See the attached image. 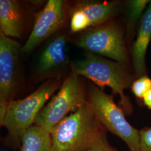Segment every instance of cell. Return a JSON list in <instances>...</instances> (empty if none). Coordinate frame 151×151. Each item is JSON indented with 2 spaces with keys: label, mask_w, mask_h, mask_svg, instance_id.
<instances>
[{
  "label": "cell",
  "mask_w": 151,
  "mask_h": 151,
  "mask_svg": "<svg viewBox=\"0 0 151 151\" xmlns=\"http://www.w3.org/2000/svg\"><path fill=\"white\" fill-rule=\"evenodd\" d=\"M140 151H151V127L139 130Z\"/></svg>",
  "instance_id": "17"
},
{
  "label": "cell",
  "mask_w": 151,
  "mask_h": 151,
  "mask_svg": "<svg viewBox=\"0 0 151 151\" xmlns=\"http://www.w3.org/2000/svg\"><path fill=\"white\" fill-rule=\"evenodd\" d=\"M131 88L135 97L143 99L145 95L151 89V78L146 75L139 77L133 82Z\"/></svg>",
  "instance_id": "15"
},
{
  "label": "cell",
  "mask_w": 151,
  "mask_h": 151,
  "mask_svg": "<svg viewBox=\"0 0 151 151\" xmlns=\"http://www.w3.org/2000/svg\"><path fill=\"white\" fill-rule=\"evenodd\" d=\"M151 39V1L141 19L137 37L132 49V63L137 78L146 75V54Z\"/></svg>",
  "instance_id": "11"
},
{
  "label": "cell",
  "mask_w": 151,
  "mask_h": 151,
  "mask_svg": "<svg viewBox=\"0 0 151 151\" xmlns=\"http://www.w3.org/2000/svg\"><path fill=\"white\" fill-rule=\"evenodd\" d=\"M87 99L95 116L105 129L120 138L130 151H140L139 130L127 120L123 110L115 103L111 96L90 83Z\"/></svg>",
  "instance_id": "5"
},
{
  "label": "cell",
  "mask_w": 151,
  "mask_h": 151,
  "mask_svg": "<svg viewBox=\"0 0 151 151\" xmlns=\"http://www.w3.org/2000/svg\"><path fill=\"white\" fill-rule=\"evenodd\" d=\"M122 7L118 1L78 2L70 13V30L80 32L103 25L118 14Z\"/></svg>",
  "instance_id": "8"
},
{
  "label": "cell",
  "mask_w": 151,
  "mask_h": 151,
  "mask_svg": "<svg viewBox=\"0 0 151 151\" xmlns=\"http://www.w3.org/2000/svg\"><path fill=\"white\" fill-rule=\"evenodd\" d=\"M150 2V1L148 0H130L127 2V17L130 29L133 30Z\"/></svg>",
  "instance_id": "14"
},
{
  "label": "cell",
  "mask_w": 151,
  "mask_h": 151,
  "mask_svg": "<svg viewBox=\"0 0 151 151\" xmlns=\"http://www.w3.org/2000/svg\"><path fill=\"white\" fill-rule=\"evenodd\" d=\"M20 147L21 151H52L51 134L34 124L24 133Z\"/></svg>",
  "instance_id": "13"
},
{
  "label": "cell",
  "mask_w": 151,
  "mask_h": 151,
  "mask_svg": "<svg viewBox=\"0 0 151 151\" xmlns=\"http://www.w3.org/2000/svg\"><path fill=\"white\" fill-rule=\"evenodd\" d=\"M66 20L65 3L62 0H49L35 15L32 31L25 44L24 53H29L62 27Z\"/></svg>",
  "instance_id": "9"
},
{
  "label": "cell",
  "mask_w": 151,
  "mask_h": 151,
  "mask_svg": "<svg viewBox=\"0 0 151 151\" xmlns=\"http://www.w3.org/2000/svg\"><path fill=\"white\" fill-rule=\"evenodd\" d=\"M70 67L77 75L86 77L100 88L105 86L111 88L114 95H119L124 113L128 115L132 113L133 106L124 93V90L134 82V77L127 65L87 52L83 59L72 62Z\"/></svg>",
  "instance_id": "1"
},
{
  "label": "cell",
  "mask_w": 151,
  "mask_h": 151,
  "mask_svg": "<svg viewBox=\"0 0 151 151\" xmlns=\"http://www.w3.org/2000/svg\"><path fill=\"white\" fill-rule=\"evenodd\" d=\"M22 47L0 32V124L2 125L9 103L17 86Z\"/></svg>",
  "instance_id": "7"
},
{
  "label": "cell",
  "mask_w": 151,
  "mask_h": 151,
  "mask_svg": "<svg viewBox=\"0 0 151 151\" xmlns=\"http://www.w3.org/2000/svg\"><path fill=\"white\" fill-rule=\"evenodd\" d=\"M106 130L99 133L92 140L87 151H118L108 142Z\"/></svg>",
  "instance_id": "16"
},
{
  "label": "cell",
  "mask_w": 151,
  "mask_h": 151,
  "mask_svg": "<svg viewBox=\"0 0 151 151\" xmlns=\"http://www.w3.org/2000/svg\"><path fill=\"white\" fill-rule=\"evenodd\" d=\"M67 43L65 34H58L46 44L40 55L36 69L39 78H57L67 69L69 65Z\"/></svg>",
  "instance_id": "10"
},
{
  "label": "cell",
  "mask_w": 151,
  "mask_h": 151,
  "mask_svg": "<svg viewBox=\"0 0 151 151\" xmlns=\"http://www.w3.org/2000/svg\"><path fill=\"white\" fill-rule=\"evenodd\" d=\"M62 83L59 78H49L27 97L11 100L1 125L7 130L6 144L14 149L21 147L24 133L34 125L38 113Z\"/></svg>",
  "instance_id": "2"
},
{
  "label": "cell",
  "mask_w": 151,
  "mask_h": 151,
  "mask_svg": "<svg viewBox=\"0 0 151 151\" xmlns=\"http://www.w3.org/2000/svg\"><path fill=\"white\" fill-rule=\"evenodd\" d=\"M76 45L92 53L104 56L128 65V56L124 32L114 22L83 31L75 40Z\"/></svg>",
  "instance_id": "6"
},
{
  "label": "cell",
  "mask_w": 151,
  "mask_h": 151,
  "mask_svg": "<svg viewBox=\"0 0 151 151\" xmlns=\"http://www.w3.org/2000/svg\"><path fill=\"white\" fill-rule=\"evenodd\" d=\"M81 77L70 70L59 91L38 113L34 125L42 127L51 134L63 119L86 103L87 93Z\"/></svg>",
  "instance_id": "4"
},
{
  "label": "cell",
  "mask_w": 151,
  "mask_h": 151,
  "mask_svg": "<svg viewBox=\"0 0 151 151\" xmlns=\"http://www.w3.org/2000/svg\"><path fill=\"white\" fill-rule=\"evenodd\" d=\"M143 101L145 106L151 110V89L145 95Z\"/></svg>",
  "instance_id": "18"
},
{
  "label": "cell",
  "mask_w": 151,
  "mask_h": 151,
  "mask_svg": "<svg viewBox=\"0 0 151 151\" xmlns=\"http://www.w3.org/2000/svg\"><path fill=\"white\" fill-rule=\"evenodd\" d=\"M1 32L9 38H20L23 30V14L19 1H0Z\"/></svg>",
  "instance_id": "12"
},
{
  "label": "cell",
  "mask_w": 151,
  "mask_h": 151,
  "mask_svg": "<svg viewBox=\"0 0 151 151\" xmlns=\"http://www.w3.org/2000/svg\"><path fill=\"white\" fill-rule=\"evenodd\" d=\"M104 130L87 101L53 130L52 151H87L93 139Z\"/></svg>",
  "instance_id": "3"
}]
</instances>
